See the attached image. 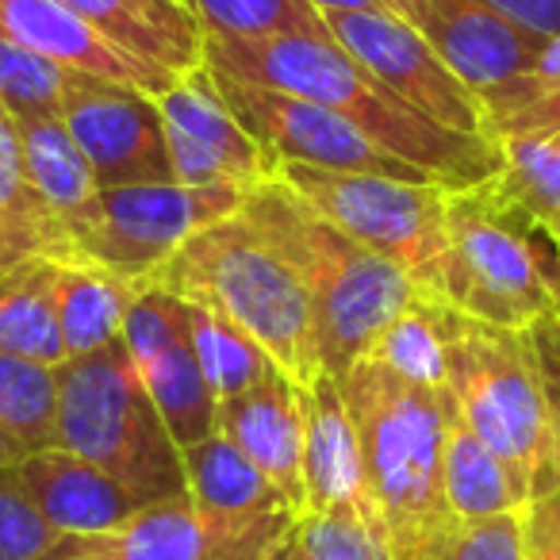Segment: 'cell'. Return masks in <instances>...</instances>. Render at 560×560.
I'll list each match as a JSON object with an SVG mask.
<instances>
[{"label":"cell","instance_id":"cell-37","mask_svg":"<svg viewBox=\"0 0 560 560\" xmlns=\"http://www.w3.org/2000/svg\"><path fill=\"white\" fill-rule=\"evenodd\" d=\"M534 342L537 373L545 384V404H549V422H552V450H557V468H560V315L534 323L526 330Z\"/></svg>","mask_w":560,"mask_h":560},{"label":"cell","instance_id":"cell-26","mask_svg":"<svg viewBox=\"0 0 560 560\" xmlns=\"http://www.w3.org/2000/svg\"><path fill=\"white\" fill-rule=\"evenodd\" d=\"M142 384H147L150 399L162 411L165 427H170L173 442L180 453L188 445L203 442L219 430V396L211 392L208 376H203L200 361L192 353V330L170 338L165 346L150 350L147 358L135 361Z\"/></svg>","mask_w":560,"mask_h":560},{"label":"cell","instance_id":"cell-16","mask_svg":"<svg viewBox=\"0 0 560 560\" xmlns=\"http://www.w3.org/2000/svg\"><path fill=\"white\" fill-rule=\"evenodd\" d=\"M219 430L261 468L289 511L304 518V411L300 384L272 369L261 384L219 404Z\"/></svg>","mask_w":560,"mask_h":560},{"label":"cell","instance_id":"cell-7","mask_svg":"<svg viewBox=\"0 0 560 560\" xmlns=\"http://www.w3.org/2000/svg\"><path fill=\"white\" fill-rule=\"evenodd\" d=\"M445 392L460 422L529 483V495H557L549 404L526 330L491 327L445 307Z\"/></svg>","mask_w":560,"mask_h":560},{"label":"cell","instance_id":"cell-29","mask_svg":"<svg viewBox=\"0 0 560 560\" xmlns=\"http://www.w3.org/2000/svg\"><path fill=\"white\" fill-rule=\"evenodd\" d=\"M188 330H192V353L200 361L203 376H208L211 392L219 396V404L249 392L277 369L269 353L246 330H238L219 312L188 304Z\"/></svg>","mask_w":560,"mask_h":560},{"label":"cell","instance_id":"cell-46","mask_svg":"<svg viewBox=\"0 0 560 560\" xmlns=\"http://www.w3.org/2000/svg\"><path fill=\"white\" fill-rule=\"evenodd\" d=\"M177 4H185V9H188V4H192V0H177ZM188 12H192V9H188Z\"/></svg>","mask_w":560,"mask_h":560},{"label":"cell","instance_id":"cell-34","mask_svg":"<svg viewBox=\"0 0 560 560\" xmlns=\"http://www.w3.org/2000/svg\"><path fill=\"white\" fill-rule=\"evenodd\" d=\"M296 537L312 560H392L381 522L365 503L304 514L296 522Z\"/></svg>","mask_w":560,"mask_h":560},{"label":"cell","instance_id":"cell-39","mask_svg":"<svg viewBox=\"0 0 560 560\" xmlns=\"http://www.w3.org/2000/svg\"><path fill=\"white\" fill-rule=\"evenodd\" d=\"M557 495L534 499V503L526 506V560H552L557 557V534H560Z\"/></svg>","mask_w":560,"mask_h":560},{"label":"cell","instance_id":"cell-19","mask_svg":"<svg viewBox=\"0 0 560 560\" xmlns=\"http://www.w3.org/2000/svg\"><path fill=\"white\" fill-rule=\"evenodd\" d=\"M154 101L165 127L188 135L196 147L211 150L219 162L231 165L246 192H257L261 185H272L280 177V162L238 124L231 104L219 93L215 73H211L208 62L177 73V81Z\"/></svg>","mask_w":560,"mask_h":560},{"label":"cell","instance_id":"cell-15","mask_svg":"<svg viewBox=\"0 0 560 560\" xmlns=\"http://www.w3.org/2000/svg\"><path fill=\"white\" fill-rule=\"evenodd\" d=\"M419 32L476 96L534 73L549 47V39L522 32L480 0H427V20Z\"/></svg>","mask_w":560,"mask_h":560},{"label":"cell","instance_id":"cell-5","mask_svg":"<svg viewBox=\"0 0 560 560\" xmlns=\"http://www.w3.org/2000/svg\"><path fill=\"white\" fill-rule=\"evenodd\" d=\"M438 304L506 330L560 315V242L499 188H450Z\"/></svg>","mask_w":560,"mask_h":560},{"label":"cell","instance_id":"cell-21","mask_svg":"<svg viewBox=\"0 0 560 560\" xmlns=\"http://www.w3.org/2000/svg\"><path fill=\"white\" fill-rule=\"evenodd\" d=\"M32 261L78 265L66 223L32 192L20 124L0 104V277Z\"/></svg>","mask_w":560,"mask_h":560},{"label":"cell","instance_id":"cell-45","mask_svg":"<svg viewBox=\"0 0 560 560\" xmlns=\"http://www.w3.org/2000/svg\"><path fill=\"white\" fill-rule=\"evenodd\" d=\"M557 503H560V495H557ZM552 560H560V534H557V557H552Z\"/></svg>","mask_w":560,"mask_h":560},{"label":"cell","instance_id":"cell-8","mask_svg":"<svg viewBox=\"0 0 560 560\" xmlns=\"http://www.w3.org/2000/svg\"><path fill=\"white\" fill-rule=\"evenodd\" d=\"M280 180L327 223L373 254L411 272L422 296L438 300L445 265V203L438 180H396L373 173H335L284 162Z\"/></svg>","mask_w":560,"mask_h":560},{"label":"cell","instance_id":"cell-47","mask_svg":"<svg viewBox=\"0 0 560 560\" xmlns=\"http://www.w3.org/2000/svg\"><path fill=\"white\" fill-rule=\"evenodd\" d=\"M552 135H557V139H560V127H557V131H552Z\"/></svg>","mask_w":560,"mask_h":560},{"label":"cell","instance_id":"cell-44","mask_svg":"<svg viewBox=\"0 0 560 560\" xmlns=\"http://www.w3.org/2000/svg\"><path fill=\"white\" fill-rule=\"evenodd\" d=\"M289 560H312V552H307L304 545H300V537H292V557Z\"/></svg>","mask_w":560,"mask_h":560},{"label":"cell","instance_id":"cell-32","mask_svg":"<svg viewBox=\"0 0 560 560\" xmlns=\"http://www.w3.org/2000/svg\"><path fill=\"white\" fill-rule=\"evenodd\" d=\"M58 369L0 353V427H9L35 450L55 445Z\"/></svg>","mask_w":560,"mask_h":560},{"label":"cell","instance_id":"cell-41","mask_svg":"<svg viewBox=\"0 0 560 560\" xmlns=\"http://www.w3.org/2000/svg\"><path fill=\"white\" fill-rule=\"evenodd\" d=\"M315 9L323 16H335V12H373V9H384L381 0H312Z\"/></svg>","mask_w":560,"mask_h":560},{"label":"cell","instance_id":"cell-17","mask_svg":"<svg viewBox=\"0 0 560 560\" xmlns=\"http://www.w3.org/2000/svg\"><path fill=\"white\" fill-rule=\"evenodd\" d=\"M12 476L39 506L43 518L66 537L112 534L142 506L116 476L58 445L27 453L20 465H12Z\"/></svg>","mask_w":560,"mask_h":560},{"label":"cell","instance_id":"cell-12","mask_svg":"<svg viewBox=\"0 0 560 560\" xmlns=\"http://www.w3.org/2000/svg\"><path fill=\"white\" fill-rule=\"evenodd\" d=\"M327 27L342 50H350L373 78H381L411 108L453 131L488 135L483 104L450 66L442 62L430 39L415 24L388 9L373 12H335ZM491 139V135H488Z\"/></svg>","mask_w":560,"mask_h":560},{"label":"cell","instance_id":"cell-4","mask_svg":"<svg viewBox=\"0 0 560 560\" xmlns=\"http://www.w3.org/2000/svg\"><path fill=\"white\" fill-rule=\"evenodd\" d=\"M242 211L289 257L315 304L323 373L342 381L384 327L422 296L411 272L315 215L284 180L261 185Z\"/></svg>","mask_w":560,"mask_h":560},{"label":"cell","instance_id":"cell-10","mask_svg":"<svg viewBox=\"0 0 560 560\" xmlns=\"http://www.w3.org/2000/svg\"><path fill=\"white\" fill-rule=\"evenodd\" d=\"M215 73V85L238 124L277 158L280 165L296 162L312 170H335V173H373V177H396V180H430L422 170L407 165L404 158L388 154L376 147L365 131L342 119L338 112L323 108L304 96L280 93V89L249 85V81Z\"/></svg>","mask_w":560,"mask_h":560},{"label":"cell","instance_id":"cell-25","mask_svg":"<svg viewBox=\"0 0 560 560\" xmlns=\"http://www.w3.org/2000/svg\"><path fill=\"white\" fill-rule=\"evenodd\" d=\"M20 139H24V170L32 192L55 211L70 231L73 223L89 215L101 200V180L89 165L85 150L70 135V127L58 116L43 119H16Z\"/></svg>","mask_w":560,"mask_h":560},{"label":"cell","instance_id":"cell-13","mask_svg":"<svg viewBox=\"0 0 560 560\" xmlns=\"http://www.w3.org/2000/svg\"><path fill=\"white\" fill-rule=\"evenodd\" d=\"M62 124L85 150L101 188L173 180L165 119L150 93L89 78L66 104Z\"/></svg>","mask_w":560,"mask_h":560},{"label":"cell","instance_id":"cell-31","mask_svg":"<svg viewBox=\"0 0 560 560\" xmlns=\"http://www.w3.org/2000/svg\"><path fill=\"white\" fill-rule=\"evenodd\" d=\"M192 16L203 35L223 39H277V35H312L335 39L327 16L312 0H192Z\"/></svg>","mask_w":560,"mask_h":560},{"label":"cell","instance_id":"cell-42","mask_svg":"<svg viewBox=\"0 0 560 560\" xmlns=\"http://www.w3.org/2000/svg\"><path fill=\"white\" fill-rule=\"evenodd\" d=\"M292 537H296V529H292ZM292 537H289V541H284V545H277V549H272V552H265L261 560H289V557H292Z\"/></svg>","mask_w":560,"mask_h":560},{"label":"cell","instance_id":"cell-24","mask_svg":"<svg viewBox=\"0 0 560 560\" xmlns=\"http://www.w3.org/2000/svg\"><path fill=\"white\" fill-rule=\"evenodd\" d=\"M180 457H185L188 499L200 514H211V518H261V514L272 511H289V503L272 488L269 476L223 430L188 445Z\"/></svg>","mask_w":560,"mask_h":560},{"label":"cell","instance_id":"cell-43","mask_svg":"<svg viewBox=\"0 0 560 560\" xmlns=\"http://www.w3.org/2000/svg\"><path fill=\"white\" fill-rule=\"evenodd\" d=\"M43 560H101V557H78V552H70V549H62V545H58V549L47 552Z\"/></svg>","mask_w":560,"mask_h":560},{"label":"cell","instance_id":"cell-40","mask_svg":"<svg viewBox=\"0 0 560 560\" xmlns=\"http://www.w3.org/2000/svg\"><path fill=\"white\" fill-rule=\"evenodd\" d=\"M27 453H32V445H27L24 438H16L9 427H0V472L12 468V465H20Z\"/></svg>","mask_w":560,"mask_h":560},{"label":"cell","instance_id":"cell-36","mask_svg":"<svg viewBox=\"0 0 560 560\" xmlns=\"http://www.w3.org/2000/svg\"><path fill=\"white\" fill-rule=\"evenodd\" d=\"M430 560H526V511L453 522Z\"/></svg>","mask_w":560,"mask_h":560},{"label":"cell","instance_id":"cell-22","mask_svg":"<svg viewBox=\"0 0 560 560\" xmlns=\"http://www.w3.org/2000/svg\"><path fill=\"white\" fill-rule=\"evenodd\" d=\"M58 323L70 358H89L119 342L127 312L147 292V284L127 280L101 265H58L50 261Z\"/></svg>","mask_w":560,"mask_h":560},{"label":"cell","instance_id":"cell-28","mask_svg":"<svg viewBox=\"0 0 560 560\" xmlns=\"http://www.w3.org/2000/svg\"><path fill=\"white\" fill-rule=\"evenodd\" d=\"M361 361L388 369L392 376L419 388L445 392L450 365H445V304L419 296L407 312H399L388 327L376 335Z\"/></svg>","mask_w":560,"mask_h":560},{"label":"cell","instance_id":"cell-2","mask_svg":"<svg viewBox=\"0 0 560 560\" xmlns=\"http://www.w3.org/2000/svg\"><path fill=\"white\" fill-rule=\"evenodd\" d=\"M361 445L365 506L384 529L392 560H430L453 526L442 495L450 392L419 388L358 361L338 381Z\"/></svg>","mask_w":560,"mask_h":560},{"label":"cell","instance_id":"cell-11","mask_svg":"<svg viewBox=\"0 0 560 560\" xmlns=\"http://www.w3.org/2000/svg\"><path fill=\"white\" fill-rule=\"evenodd\" d=\"M296 514L211 518L188 495L139 506L124 526L96 537H66L62 549L101 560H261L296 529Z\"/></svg>","mask_w":560,"mask_h":560},{"label":"cell","instance_id":"cell-30","mask_svg":"<svg viewBox=\"0 0 560 560\" xmlns=\"http://www.w3.org/2000/svg\"><path fill=\"white\" fill-rule=\"evenodd\" d=\"M499 188L560 242V139L552 131L506 135L499 139Z\"/></svg>","mask_w":560,"mask_h":560},{"label":"cell","instance_id":"cell-6","mask_svg":"<svg viewBox=\"0 0 560 560\" xmlns=\"http://www.w3.org/2000/svg\"><path fill=\"white\" fill-rule=\"evenodd\" d=\"M55 445L116 476L142 506L188 495L180 445L124 342L58 369Z\"/></svg>","mask_w":560,"mask_h":560},{"label":"cell","instance_id":"cell-33","mask_svg":"<svg viewBox=\"0 0 560 560\" xmlns=\"http://www.w3.org/2000/svg\"><path fill=\"white\" fill-rule=\"evenodd\" d=\"M85 81V73L62 70V66L47 62L16 43L0 39V104L16 119H62L66 104Z\"/></svg>","mask_w":560,"mask_h":560},{"label":"cell","instance_id":"cell-9","mask_svg":"<svg viewBox=\"0 0 560 560\" xmlns=\"http://www.w3.org/2000/svg\"><path fill=\"white\" fill-rule=\"evenodd\" d=\"M246 196L226 188H188L177 180L104 188L96 208L70 226L78 265H101L150 289L162 269L196 231L234 215Z\"/></svg>","mask_w":560,"mask_h":560},{"label":"cell","instance_id":"cell-3","mask_svg":"<svg viewBox=\"0 0 560 560\" xmlns=\"http://www.w3.org/2000/svg\"><path fill=\"white\" fill-rule=\"evenodd\" d=\"M150 289L231 319L300 388L323 373L312 292L242 208L196 231L154 269Z\"/></svg>","mask_w":560,"mask_h":560},{"label":"cell","instance_id":"cell-14","mask_svg":"<svg viewBox=\"0 0 560 560\" xmlns=\"http://www.w3.org/2000/svg\"><path fill=\"white\" fill-rule=\"evenodd\" d=\"M0 39L16 43L62 70L139 89L150 96H162L177 81V73L142 62L108 43L78 12L66 9L62 0H0Z\"/></svg>","mask_w":560,"mask_h":560},{"label":"cell","instance_id":"cell-20","mask_svg":"<svg viewBox=\"0 0 560 560\" xmlns=\"http://www.w3.org/2000/svg\"><path fill=\"white\" fill-rule=\"evenodd\" d=\"M62 4L108 43L150 66L185 73L208 62L203 58L208 35L200 20L177 0H62Z\"/></svg>","mask_w":560,"mask_h":560},{"label":"cell","instance_id":"cell-1","mask_svg":"<svg viewBox=\"0 0 560 560\" xmlns=\"http://www.w3.org/2000/svg\"><path fill=\"white\" fill-rule=\"evenodd\" d=\"M211 70L249 85L304 96L350 119L376 147L404 158L445 188H476L503 173V150L488 135L453 131L396 96L335 39L277 35V39H223L208 35Z\"/></svg>","mask_w":560,"mask_h":560},{"label":"cell","instance_id":"cell-35","mask_svg":"<svg viewBox=\"0 0 560 560\" xmlns=\"http://www.w3.org/2000/svg\"><path fill=\"white\" fill-rule=\"evenodd\" d=\"M62 541V529L43 518L12 468H4L0 472V560H43Z\"/></svg>","mask_w":560,"mask_h":560},{"label":"cell","instance_id":"cell-18","mask_svg":"<svg viewBox=\"0 0 560 560\" xmlns=\"http://www.w3.org/2000/svg\"><path fill=\"white\" fill-rule=\"evenodd\" d=\"M304 411V514L365 503L361 445L350 407L330 373L300 388Z\"/></svg>","mask_w":560,"mask_h":560},{"label":"cell","instance_id":"cell-23","mask_svg":"<svg viewBox=\"0 0 560 560\" xmlns=\"http://www.w3.org/2000/svg\"><path fill=\"white\" fill-rule=\"evenodd\" d=\"M442 495L453 522L495 518V514L526 511L534 503L529 483L460 422L457 407L442 453Z\"/></svg>","mask_w":560,"mask_h":560},{"label":"cell","instance_id":"cell-27","mask_svg":"<svg viewBox=\"0 0 560 560\" xmlns=\"http://www.w3.org/2000/svg\"><path fill=\"white\" fill-rule=\"evenodd\" d=\"M0 353L62 369L70 361L50 292V261H32L0 277Z\"/></svg>","mask_w":560,"mask_h":560},{"label":"cell","instance_id":"cell-38","mask_svg":"<svg viewBox=\"0 0 560 560\" xmlns=\"http://www.w3.org/2000/svg\"><path fill=\"white\" fill-rule=\"evenodd\" d=\"M480 4H488L491 12H499L529 35H541V39L560 35V0H480Z\"/></svg>","mask_w":560,"mask_h":560}]
</instances>
